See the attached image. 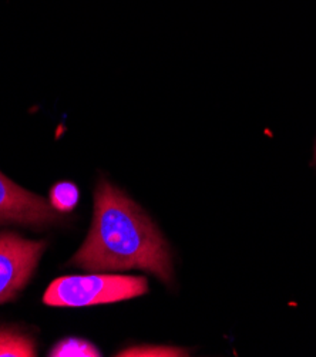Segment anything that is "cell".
I'll list each match as a JSON object with an SVG mask.
<instances>
[{
    "label": "cell",
    "mask_w": 316,
    "mask_h": 357,
    "mask_svg": "<svg viewBox=\"0 0 316 357\" xmlns=\"http://www.w3.org/2000/svg\"><path fill=\"white\" fill-rule=\"evenodd\" d=\"M70 265L86 271L142 269L165 284L174 278L168 243L131 198L100 180L94 192V218Z\"/></svg>",
    "instance_id": "cell-1"
},
{
    "label": "cell",
    "mask_w": 316,
    "mask_h": 357,
    "mask_svg": "<svg viewBox=\"0 0 316 357\" xmlns=\"http://www.w3.org/2000/svg\"><path fill=\"white\" fill-rule=\"evenodd\" d=\"M147 292L149 280L144 276L76 275L53 280L43 302L56 307H84L121 302Z\"/></svg>",
    "instance_id": "cell-2"
},
{
    "label": "cell",
    "mask_w": 316,
    "mask_h": 357,
    "mask_svg": "<svg viewBox=\"0 0 316 357\" xmlns=\"http://www.w3.org/2000/svg\"><path fill=\"white\" fill-rule=\"evenodd\" d=\"M47 243L0 232V305L15 301L36 271Z\"/></svg>",
    "instance_id": "cell-3"
},
{
    "label": "cell",
    "mask_w": 316,
    "mask_h": 357,
    "mask_svg": "<svg viewBox=\"0 0 316 357\" xmlns=\"http://www.w3.org/2000/svg\"><path fill=\"white\" fill-rule=\"evenodd\" d=\"M60 213L50 201L26 191L0 172V225L45 228L60 222Z\"/></svg>",
    "instance_id": "cell-4"
},
{
    "label": "cell",
    "mask_w": 316,
    "mask_h": 357,
    "mask_svg": "<svg viewBox=\"0 0 316 357\" xmlns=\"http://www.w3.org/2000/svg\"><path fill=\"white\" fill-rule=\"evenodd\" d=\"M36 354V343L30 336L10 329H0V357H31Z\"/></svg>",
    "instance_id": "cell-5"
},
{
    "label": "cell",
    "mask_w": 316,
    "mask_h": 357,
    "mask_svg": "<svg viewBox=\"0 0 316 357\" xmlns=\"http://www.w3.org/2000/svg\"><path fill=\"white\" fill-rule=\"evenodd\" d=\"M49 356L56 357H73V356H83V357H98L101 356L100 350L87 340L77 339V337H67L60 340L54 347L50 350Z\"/></svg>",
    "instance_id": "cell-6"
},
{
    "label": "cell",
    "mask_w": 316,
    "mask_h": 357,
    "mask_svg": "<svg viewBox=\"0 0 316 357\" xmlns=\"http://www.w3.org/2000/svg\"><path fill=\"white\" fill-rule=\"evenodd\" d=\"M79 198V188L73 183H59L50 191V202L59 212L72 211Z\"/></svg>",
    "instance_id": "cell-7"
},
{
    "label": "cell",
    "mask_w": 316,
    "mask_h": 357,
    "mask_svg": "<svg viewBox=\"0 0 316 357\" xmlns=\"http://www.w3.org/2000/svg\"><path fill=\"white\" fill-rule=\"evenodd\" d=\"M119 356H187L184 350L174 347H131Z\"/></svg>",
    "instance_id": "cell-8"
}]
</instances>
